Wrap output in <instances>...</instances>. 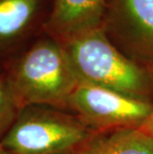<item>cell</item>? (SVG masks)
I'll list each match as a JSON object with an SVG mask.
<instances>
[{
	"mask_svg": "<svg viewBox=\"0 0 153 154\" xmlns=\"http://www.w3.org/2000/svg\"><path fill=\"white\" fill-rule=\"evenodd\" d=\"M60 43L79 83L150 101L153 70L122 54L109 40L102 28Z\"/></svg>",
	"mask_w": 153,
	"mask_h": 154,
	"instance_id": "obj_2",
	"label": "cell"
},
{
	"mask_svg": "<svg viewBox=\"0 0 153 154\" xmlns=\"http://www.w3.org/2000/svg\"><path fill=\"white\" fill-rule=\"evenodd\" d=\"M3 73L20 109L46 106L66 110L79 84L63 46L47 33L13 59Z\"/></svg>",
	"mask_w": 153,
	"mask_h": 154,
	"instance_id": "obj_1",
	"label": "cell"
},
{
	"mask_svg": "<svg viewBox=\"0 0 153 154\" xmlns=\"http://www.w3.org/2000/svg\"><path fill=\"white\" fill-rule=\"evenodd\" d=\"M94 132L76 114L46 106L20 109L1 145L10 154L77 152Z\"/></svg>",
	"mask_w": 153,
	"mask_h": 154,
	"instance_id": "obj_3",
	"label": "cell"
},
{
	"mask_svg": "<svg viewBox=\"0 0 153 154\" xmlns=\"http://www.w3.org/2000/svg\"><path fill=\"white\" fill-rule=\"evenodd\" d=\"M0 154H10V153H9L8 151H6V150L0 145Z\"/></svg>",
	"mask_w": 153,
	"mask_h": 154,
	"instance_id": "obj_11",
	"label": "cell"
},
{
	"mask_svg": "<svg viewBox=\"0 0 153 154\" xmlns=\"http://www.w3.org/2000/svg\"><path fill=\"white\" fill-rule=\"evenodd\" d=\"M76 154H153V137L139 128L94 132Z\"/></svg>",
	"mask_w": 153,
	"mask_h": 154,
	"instance_id": "obj_8",
	"label": "cell"
},
{
	"mask_svg": "<svg viewBox=\"0 0 153 154\" xmlns=\"http://www.w3.org/2000/svg\"><path fill=\"white\" fill-rule=\"evenodd\" d=\"M139 129L142 130V131L145 132L146 134H148V135H150L151 137H153V109L151 111L150 116H149L147 117V119L141 124Z\"/></svg>",
	"mask_w": 153,
	"mask_h": 154,
	"instance_id": "obj_10",
	"label": "cell"
},
{
	"mask_svg": "<svg viewBox=\"0 0 153 154\" xmlns=\"http://www.w3.org/2000/svg\"><path fill=\"white\" fill-rule=\"evenodd\" d=\"M100 28L122 54L153 70V0H106Z\"/></svg>",
	"mask_w": 153,
	"mask_h": 154,
	"instance_id": "obj_5",
	"label": "cell"
},
{
	"mask_svg": "<svg viewBox=\"0 0 153 154\" xmlns=\"http://www.w3.org/2000/svg\"><path fill=\"white\" fill-rule=\"evenodd\" d=\"M60 154H76V152H68V153H60Z\"/></svg>",
	"mask_w": 153,
	"mask_h": 154,
	"instance_id": "obj_12",
	"label": "cell"
},
{
	"mask_svg": "<svg viewBox=\"0 0 153 154\" xmlns=\"http://www.w3.org/2000/svg\"><path fill=\"white\" fill-rule=\"evenodd\" d=\"M106 0H52L45 33L64 42L102 27Z\"/></svg>",
	"mask_w": 153,
	"mask_h": 154,
	"instance_id": "obj_6",
	"label": "cell"
},
{
	"mask_svg": "<svg viewBox=\"0 0 153 154\" xmlns=\"http://www.w3.org/2000/svg\"><path fill=\"white\" fill-rule=\"evenodd\" d=\"M153 109L151 101L87 84H78L68 103V110L93 132L118 128H139Z\"/></svg>",
	"mask_w": 153,
	"mask_h": 154,
	"instance_id": "obj_4",
	"label": "cell"
},
{
	"mask_svg": "<svg viewBox=\"0 0 153 154\" xmlns=\"http://www.w3.org/2000/svg\"><path fill=\"white\" fill-rule=\"evenodd\" d=\"M20 110L3 72H0V144Z\"/></svg>",
	"mask_w": 153,
	"mask_h": 154,
	"instance_id": "obj_9",
	"label": "cell"
},
{
	"mask_svg": "<svg viewBox=\"0 0 153 154\" xmlns=\"http://www.w3.org/2000/svg\"><path fill=\"white\" fill-rule=\"evenodd\" d=\"M52 0H0V56L14 54L35 30L45 25Z\"/></svg>",
	"mask_w": 153,
	"mask_h": 154,
	"instance_id": "obj_7",
	"label": "cell"
}]
</instances>
